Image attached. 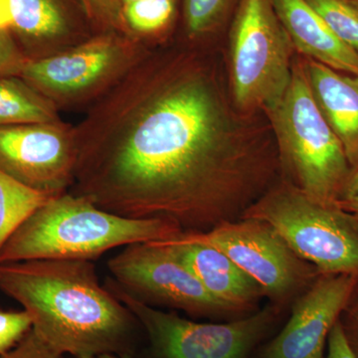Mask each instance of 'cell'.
Wrapping results in <instances>:
<instances>
[{
    "label": "cell",
    "instance_id": "obj_2",
    "mask_svg": "<svg viewBox=\"0 0 358 358\" xmlns=\"http://www.w3.org/2000/svg\"><path fill=\"white\" fill-rule=\"evenodd\" d=\"M0 289L29 313L32 329L61 355L131 357L136 317L86 260L0 264Z\"/></svg>",
    "mask_w": 358,
    "mask_h": 358
},
{
    "label": "cell",
    "instance_id": "obj_23",
    "mask_svg": "<svg viewBox=\"0 0 358 358\" xmlns=\"http://www.w3.org/2000/svg\"><path fill=\"white\" fill-rule=\"evenodd\" d=\"M31 329V317L26 310H0V355L10 352Z\"/></svg>",
    "mask_w": 358,
    "mask_h": 358
},
{
    "label": "cell",
    "instance_id": "obj_22",
    "mask_svg": "<svg viewBox=\"0 0 358 358\" xmlns=\"http://www.w3.org/2000/svg\"><path fill=\"white\" fill-rule=\"evenodd\" d=\"M96 34L124 32L120 0H81ZM128 35V34H127Z\"/></svg>",
    "mask_w": 358,
    "mask_h": 358
},
{
    "label": "cell",
    "instance_id": "obj_25",
    "mask_svg": "<svg viewBox=\"0 0 358 358\" xmlns=\"http://www.w3.org/2000/svg\"><path fill=\"white\" fill-rule=\"evenodd\" d=\"M26 62L10 32L0 28V76H20Z\"/></svg>",
    "mask_w": 358,
    "mask_h": 358
},
{
    "label": "cell",
    "instance_id": "obj_13",
    "mask_svg": "<svg viewBox=\"0 0 358 358\" xmlns=\"http://www.w3.org/2000/svg\"><path fill=\"white\" fill-rule=\"evenodd\" d=\"M9 32L26 60L56 55L96 34L81 0H6Z\"/></svg>",
    "mask_w": 358,
    "mask_h": 358
},
{
    "label": "cell",
    "instance_id": "obj_8",
    "mask_svg": "<svg viewBox=\"0 0 358 358\" xmlns=\"http://www.w3.org/2000/svg\"><path fill=\"white\" fill-rule=\"evenodd\" d=\"M293 49L271 0H242L230 40L231 89L240 110L277 105L291 82Z\"/></svg>",
    "mask_w": 358,
    "mask_h": 358
},
{
    "label": "cell",
    "instance_id": "obj_14",
    "mask_svg": "<svg viewBox=\"0 0 358 358\" xmlns=\"http://www.w3.org/2000/svg\"><path fill=\"white\" fill-rule=\"evenodd\" d=\"M194 274L212 298L232 315L253 313L264 296L262 289L220 250L185 237L159 241Z\"/></svg>",
    "mask_w": 358,
    "mask_h": 358
},
{
    "label": "cell",
    "instance_id": "obj_27",
    "mask_svg": "<svg viewBox=\"0 0 358 358\" xmlns=\"http://www.w3.org/2000/svg\"><path fill=\"white\" fill-rule=\"evenodd\" d=\"M326 358H357L350 350L343 334L339 320L327 339V355Z\"/></svg>",
    "mask_w": 358,
    "mask_h": 358
},
{
    "label": "cell",
    "instance_id": "obj_20",
    "mask_svg": "<svg viewBox=\"0 0 358 358\" xmlns=\"http://www.w3.org/2000/svg\"><path fill=\"white\" fill-rule=\"evenodd\" d=\"M343 43L358 53L357 0H306Z\"/></svg>",
    "mask_w": 358,
    "mask_h": 358
},
{
    "label": "cell",
    "instance_id": "obj_26",
    "mask_svg": "<svg viewBox=\"0 0 358 358\" xmlns=\"http://www.w3.org/2000/svg\"><path fill=\"white\" fill-rule=\"evenodd\" d=\"M339 322L350 350L358 358V285Z\"/></svg>",
    "mask_w": 358,
    "mask_h": 358
},
{
    "label": "cell",
    "instance_id": "obj_10",
    "mask_svg": "<svg viewBox=\"0 0 358 358\" xmlns=\"http://www.w3.org/2000/svg\"><path fill=\"white\" fill-rule=\"evenodd\" d=\"M108 268L124 291L150 307L174 308L195 317L232 315L162 242L124 246L110 259Z\"/></svg>",
    "mask_w": 358,
    "mask_h": 358
},
{
    "label": "cell",
    "instance_id": "obj_17",
    "mask_svg": "<svg viewBox=\"0 0 358 358\" xmlns=\"http://www.w3.org/2000/svg\"><path fill=\"white\" fill-rule=\"evenodd\" d=\"M48 99L20 76H0V128L61 121Z\"/></svg>",
    "mask_w": 358,
    "mask_h": 358
},
{
    "label": "cell",
    "instance_id": "obj_30",
    "mask_svg": "<svg viewBox=\"0 0 358 358\" xmlns=\"http://www.w3.org/2000/svg\"><path fill=\"white\" fill-rule=\"evenodd\" d=\"M84 358H131V357H121V355H98V357H84Z\"/></svg>",
    "mask_w": 358,
    "mask_h": 358
},
{
    "label": "cell",
    "instance_id": "obj_19",
    "mask_svg": "<svg viewBox=\"0 0 358 358\" xmlns=\"http://www.w3.org/2000/svg\"><path fill=\"white\" fill-rule=\"evenodd\" d=\"M174 0H138L122 7L124 32L150 45L155 36L164 32L173 20Z\"/></svg>",
    "mask_w": 358,
    "mask_h": 358
},
{
    "label": "cell",
    "instance_id": "obj_15",
    "mask_svg": "<svg viewBox=\"0 0 358 358\" xmlns=\"http://www.w3.org/2000/svg\"><path fill=\"white\" fill-rule=\"evenodd\" d=\"M294 49L307 59L358 77V53L343 43L306 0H271Z\"/></svg>",
    "mask_w": 358,
    "mask_h": 358
},
{
    "label": "cell",
    "instance_id": "obj_3",
    "mask_svg": "<svg viewBox=\"0 0 358 358\" xmlns=\"http://www.w3.org/2000/svg\"><path fill=\"white\" fill-rule=\"evenodd\" d=\"M183 233L162 219H133L101 209L71 192L33 212L0 251V264L31 260L95 261L110 250L166 241Z\"/></svg>",
    "mask_w": 358,
    "mask_h": 358
},
{
    "label": "cell",
    "instance_id": "obj_4",
    "mask_svg": "<svg viewBox=\"0 0 358 358\" xmlns=\"http://www.w3.org/2000/svg\"><path fill=\"white\" fill-rule=\"evenodd\" d=\"M267 113L288 180L317 201L338 203L352 169L315 103L303 62L293 63L286 93Z\"/></svg>",
    "mask_w": 358,
    "mask_h": 358
},
{
    "label": "cell",
    "instance_id": "obj_11",
    "mask_svg": "<svg viewBox=\"0 0 358 358\" xmlns=\"http://www.w3.org/2000/svg\"><path fill=\"white\" fill-rule=\"evenodd\" d=\"M77 155L75 124L63 120L0 128V171L52 197L70 192Z\"/></svg>",
    "mask_w": 358,
    "mask_h": 358
},
{
    "label": "cell",
    "instance_id": "obj_21",
    "mask_svg": "<svg viewBox=\"0 0 358 358\" xmlns=\"http://www.w3.org/2000/svg\"><path fill=\"white\" fill-rule=\"evenodd\" d=\"M229 0H183L186 36L199 41L211 31L225 10Z\"/></svg>",
    "mask_w": 358,
    "mask_h": 358
},
{
    "label": "cell",
    "instance_id": "obj_16",
    "mask_svg": "<svg viewBox=\"0 0 358 358\" xmlns=\"http://www.w3.org/2000/svg\"><path fill=\"white\" fill-rule=\"evenodd\" d=\"M303 64L315 103L353 169L358 166V77L310 59Z\"/></svg>",
    "mask_w": 358,
    "mask_h": 358
},
{
    "label": "cell",
    "instance_id": "obj_5",
    "mask_svg": "<svg viewBox=\"0 0 358 358\" xmlns=\"http://www.w3.org/2000/svg\"><path fill=\"white\" fill-rule=\"evenodd\" d=\"M240 218L268 224L320 275L358 277V217L308 196L289 180L264 193Z\"/></svg>",
    "mask_w": 358,
    "mask_h": 358
},
{
    "label": "cell",
    "instance_id": "obj_12",
    "mask_svg": "<svg viewBox=\"0 0 358 358\" xmlns=\"http://www.w3.org/2000/svg\"><path fill=\"white\" fill-rule=\"evenodd\" d=\"M358 285L350 275H320L293 301L288 322L257 358H324L329 334Z\"/></svg>",
    "mask_w": 358,
    "mask_h": 358
},
{
    "label": "cell",
    "instance_id": "obj_24",
    "mask_svg": "<svg viewBox=\"0 0 358 358\" xmlns=\"http://www.w3.org/2000/svg\"><path fill=\"white\" fill-rule=\"evenodd\" d=\"M62 357L61 353L49 345L33 329L10 352L0 355V358H62Z\"/></svg>",
    "mask_w": 358,
    "mask_h": 358
},
{
    "label": "cell",
    "instance_id": "obj_28",
    "mask_svg": "<svg viewBox=\"0 0 358 358\" xmlns=\"http://www.w3.org/2000/svg\"><path fill=\"white\" fill-rule=\"evenodd\" d=\"M355 195H358V166L352 169L341 199H350Z\"/></svg>",
    "mask_w": 358,
    "mask_h": 358
},
{
    "label": "cell",
    "instance_id": "obj_1",
    "mask_svg": "<svg viewBox=\"0 0 358 358\" xmlns=\"http://www.w3.org/2000/svg\"><path fill=\"white\" fill-rule=\"evenodd\" d=\"M72 194L183 233L241 217L272 186L279 157L239 136L202 53L152 48L75 124Z\"/></svg>",
    "mask_w": 358,
    "mask_h": 358
},
{
    "label": "cell",
    "instance_id": "obj_7",
    "mask_svg": "<svg viewBox=\"0 0 358 358\" xmlns=\"http://www.w3.org/2000/svg\"><path fill=\"white\" fill-rule=\"evenodd\" d=\"M106 287L131 310L148 339L150 358H248L281 319L284 307L268 303L243 319L203 324L136 300L113 279Z\"/></svg>",
    "mask_w": 358,
    "mask_h": 358
},
{
    "label": "cell",
    "instance_id": "obj_32",
    "mask_svg": "<svg viewBox=\"0 0 358 358\" xmlns=\"http://www.w3.org/2000/svg\"><path fill=\"white\" fill-rule=\"evenodd\" d=\"M357 1L358 2V0H357Z\"/></svg>",
    "mask_w": 358,
    "mask_h": 358
},
{
    "label": "cell",
    "instance_id": "obj_6",
    "mask_svg": "<svg viewBox=\"0 0 358 358\" xmlns=\"http://www.w3.org/2000/svg\"><path fill=\"white\" fill-rule=\"evenodd\" d=\"M152 48L124 33H98L56 55L27 61L20 77L59 112L86 110Z\"/></svg>",
    "mask_w": 358,
    "mask_h": 358
},
{
    "label": "cell",
    "instance_id": "obj_9",
    "mask_svg": "<svg viewBox=\"0 0 358 358\" xmlns=\"http://www.w3.org/2000/svg\"><path fill=\"white\" fill-rule=\"evenodd\" d=\"M183 234L220 250L260 286L270 303L281 307L293 303L320 275L264 221L240 218L207 232Z\"/></svg>",
    "mask_w": 358,
    "mask_h": 358
},
{
    "label": "cell",
    "instance_id": "obj_31",
    "mask_svg": "<svg viewBox=\"0 0 358 358\" xmlns=\"http://www.w3.org/2000/svg\"><path fill=\"white\" fill-rule=\"evenodd\" d=\"M136 1H138V0H120V2H121L122 7L128 6V4L133 3V2Z\"/></svg>",
    "mask_w": 358,
    "mask_h": 358
},
{
    "label": "cell",
    "instance_id": "obj_18",
    "mask_svg": "<svg viewBox=\"0 0 358 358\" xmlns=\"http://www.w3.org/2000/svg\"><path fill=\"white\" fill-rule=\"evenodd\" d=\"M51 197L0 171V251L21 224Z\"/></svg>",
    "mask_w": 358,
    "mask_h": 358
},
{
    "label": "cell",
    "instance_id": "obj_29",
    "mask_svg": "<svg viewBox=\"0 0 358 358\" xmlns=\"http://www.w3.org/2000/svg\"><path fill=\"white\" fill-rule=\"evenodd\" d=\"M338 205L341 208L345 209V210L358 217V195L350 197V199L339 200Z\"/></svg>",
    "mask_w": 358,
    "mask_h": 358
}]
</instances>
